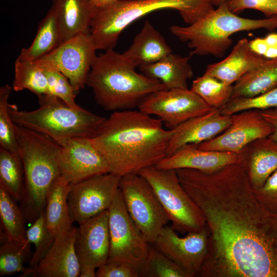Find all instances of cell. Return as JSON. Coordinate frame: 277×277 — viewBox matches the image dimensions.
Instances as JSON below:
<instances>
[{
  "mask_svg": "<svg viewBox=\"0 0 277 277\" xmlns=\"http://www.w3.org/2000/svg\"><path fill=\"white\" fill-rule=\"evenodd\" d=\"M140 110L116 111L106 118L92 143L106 162L110 173L120 176L138 173L167 155L174 129Z\"/></svg>",
  "mask_w": 277,
  "mask_h": 277,
  "instance_id": "7a4b0ae2",
  "label": "cell"
},
{
  "mask_svg": "<svg viewBox=\"0 0 277 277\" xmlns=\"http://www.w3.org/2000/svg\"><path fill=\"white\" fill-rule=\"evenodd\" d=\"M231 115L222 114L219 109L189 119L174 128L167 156L188 144H200L210 140L230 125Z\"/></svg>",
  "mask_w": 277,
  "mask_h": 277,
  "instance_id": "ac0fdd59",
  "label": "cell"
},
{
  "mask_svg": "<svg viewBox=\"0 0 277 277\" xmlns=\"http://www.w3.org/2000/svg\"><path fill=\"white\" fill-rule=\"evenodd\" d=\"M277 86V57L245 74L234 85L230 99L252 97Z\"/></svg>",
  "mask_w": 277,
  "mask_h": 277,
  "instance_id": "83f0119b",
  "label": "cell"
},
{
  "mask_svg": "<svg viewBox=\"0 0 277 277\" xmlns=\"http://www.w3.org/2000/svg\"><path fill=\"white\" fill-rule=\"evenodd\" d=\"M209 233L206 227L180 236L171 226H166L152 244L186 271L196 277L206 258Z\"/></svg>",
  "mask_w": 277,
  "mask_h": 277,
  "instance_id": "9a60e30c",
  "label": "cell"
},
{
  "mask_svg": "<svg viewBox=\"0 0 277 277\" xmlns=\"http://www.w3.org/2000/svg\"><path fill=\"white\" fill-rule=\"evenodd\" d=\"M96 269L92 267H85L81 269L80 277H95Z\"/></svg>",
  "mask_w": 277,
  "mask_h": 277,
  "instance_id": "ee69618b",
  "label": "cell"
},
{
  "mask_svg": "<svg viewBox=\"0 0 277 277\" xmlns=\"http://www.w3.org/2000/svg\"><path fill=\"white\" fill-rule=\"evenodd\" d=\"M7 1H10V0H7Z\"/></svg>",
  "mask_w": 277,
  "mask_h": 277,
  "instance_id": "681fc988",
  "label": "cell"
},
{
  "mask_svg": "<svg viewBox=\"0 0 277 277\" xmlns=\"http://www.w3.org/2000/svg\"><path fill=\"white\" fill-rule=\"evenodd\" d=\"M175 170L209 233L197 276L277 277V213L258 200L242 165L209 172Z\"/></svg>",
  "mask_w": 277,
  "mask_h": 277,
  "instance_id": "6da1fadb",
  "label": "cell"
},
{
  "mask_svg": "<svg viewBox=\"0 0 277 277\" xmlns=\"http://www.w3.org/2000/svg\"><path fill=\"white\" fill-rule=\"evenodd\" d=\"M277 107V86L258 95L249 97H236L230 99L219 109L225 115L248 110H264Z\"/></svg>",
  "mask_w": 277,
  "mask_h": 277,
  "instance_id": "d590c367",
  "label": "cell"
},
{
  "mask_svg": "<svg viewBox=\"0 0 277 277\" xmlns=\"http://www.w3.org/2000/svg\"><path fill=\"white\" fill-rule=\"evenodd\" d=\"M42 69L48 80V90L47 94L58 97L71 108H82L75 102L77 92L67 77L56 70Z\"/></svg>",
  "mask_w": 277,
  "mask_h": 277,
  "instance_id": "74e56055",
  "label": "cell"
},
{
  "mask_svg": "<svg viewBox=\"0 0 277 277\" xmlns=\"http://www.w3.org/2000/svg\"><path fill=\"white\" fill-rule=\"evenodd\" d=\"M120 189L127 211L149 244H153L169 217L149 183L138 173L121 176Z\"/></svg>",
  "mask_w": 277,
  "mask_h": 277,
  "instance_id": "9c48e42d",
  "label": "cell"
},
{
  "mask_svg": "<svg viewBox=\"0 0 277 277\" xmlns=\"http://www.w3.org/2000/svg\"><path fill=\"white\" fill-rule=\"evenodd\" d=\"M171 53L172 49L164 36L146 20L123 54L137 67L155 63Z\"/></svg>",
  "mask_w": 277,
  "mask_h": 277,
  "instance_id": "603a6c76",
  "label": "cell"
},
{
  "mask_svg": "<svg viewBox=\"0 0 277 277\" xmlns=\"http://www.w3.org/2000/svg\"><path fill=\"white\" fill-rule=\"evenodd\" d=\"M38 98L39 107L32 111L9 104L11 117L15 124L45 134L60 146L71 138L93 137L106 119L82 108H71L53 95Z\"/></svg>",
  "mask_w": 277,
  "mask_h": 277,
  "instance_id": "8992f818",
  "label": "cell"
},
{
  "mask_svg": "<svg viewBox=\"0 0 277 277\" xmlns=\"http://www.w3.org/2000/svg\"><path fill=\"white\" fill-rule=\"evenodd\" d=\"M108 212L110 250L107 261L125 262L141 267L150 244L130 217L120 189Z\"/></svg>",
  "mask_w": 277,
  "mask_h": 277,
  "instance_id": "8fae6325",
  "label": "cell"
},
{
  "mask_svg": "<svg viewBox=\"0 0 277 277\" xmlns=\"http://www.w3.org/2000/svg\"><path fill=\"white\" fill-rule=\"evenodd\" d=\"M97 50L90 31L63 42L35 62L42 68L56 70L69 80L77 92L86 85Z\"/></svg>",
  "mask_w": 277,
  "mask_h": 277,
  "instance_id": "30bf717a",
  "label": "cell"
},
{
  "mask_svg": "<svg viewBox=\"0 0 277 277\" xmlns=\"http://www.w3.org/2000/svg\"><path fill=\"white\" fill-rule=\"evenodd\" d=\"M75 247L81 269H97L107 262L110 250L108 210L79 224Z\"/></svg>",
  "mask_w": 277,
  "mask_h": 277,
  "instance_id": "e0dca14e",
  "label": "cell"
},
{
  "mask_svg": "<svg viewBox=\"0 0 277 277\" xmlns=\"http://www.w3.org/2000/svg\"><path fill=\"white\" fill-rule=\"evenodd\" d=\"M190 89L211 107L220 109L230 100L233 85L204 72L192 82Z\"/></svg>",
  "mask_w": 277,
  "mask_h": 277,
  "instance_id": "d6a6232c",
  "label": "cell"
},
{
  "mask_svg": "<svg viewBox=\"0 0 277 277\" xmlns=\"http://www.w3.org/2000/svg\"><path fill=\"white\" fill-rule=\"evenodd\" d=\"M5 188L0 184V217L2 233L9 240L22 241L26 239V222L24 213Z\"/></svg>",
  "mask_w": 277,
  "mask_h": 277,
  "instance_id": "f546056e",
  "label": "cell"
},
{
  "mask_svg": "<svg viewBox=\"0 0 277 277\" xmlns=\"http://www.w3.org/2000/svg\"><path fill=\"white\" fill-rule=\"evenodd\" d=\"M264 38L269 47L277 46L276 33H269Z\"/></svg>",
  "mask_w": 277,
  "mask_h": 277,
  "instance_id": "f6af8a7d",
  "label": "cell"
},
{
  "mask_svg": "<svg viewBox=\"0 0 277 277\" xmlns=\"http://www.w3.org/2000/svg\"><path fill=\"white\" fill-rule=\"evenodd\" d=\"M12 88L15 91L27 89L37 96L47 94L48 90L47 77L43 69L35 61L16 60Z\"/></svg>",
  "mask_w": 277,
  "mask_h": 277,
  "instance_id": "1f68e13d",
  "label": "cell"
},
{
  "mask_svg": "<svg viewBox=\"0 0 277 277\" xmlns=\"http://www.w3.org/2000/svg\"><path fill=\"white\" fill-rule=\"evenodd\" d=\"M252 190L255 197L264 208L270 212L277 213V169L261 187Z\"/></svg>",
  "mask_w": 277,
  "mask_h": 277,
  "instance_id": "60d3db41",
  "label": "cell"
},
{
  "mask_svg": "<svg viewBox=\"0 0 277 277\" xmlns=\"http://www.w3.org/2000/svg\"><path fill=\"white\" fill-rule=\"evenodd\" d=\"M12 89L8 84L0 88V147L18 152L15 124L8 110V98Z\"/></svg>",
  "mask_w": 277,
  "mask_h": 277,
  "instance_id": "8d00e7d4",
  "label": "cell"
},
{
  "mask_svg": "<svg viewBox=\"0 0 277 277\" xmlns=\"http://www.w3.org/2000/svg\"><path fill=\"white\" fill-rule=\"evenodd\" d=\"M238 154L253 189L261 187L277 169V142L270 136L254 140Z\"/></svg>",
  "mask_w": 277,
  "mask_h": 277,
  "instance_id": "44dd1931",
  "label": "cell"
},
{
  "mask_svg": "<svg viewBox=\"0 0 277 277\" xmlns=\"http://www.w3.org/2000/svg\"><path fill=\"white\" fill-rule=\"evenodd\" d=\"M136 67L113 49L97 55L86 85L97 104L107 111L128 110L138 107L151 93L167 89L160 81L137 73Z\"/></svg>",
  "mask_w": 277,
  "mask_h": 277,
  "instance_id": "3957f363",
  "label": "cell"
},
{
  "mask_svg": "<svg viewBox=\"0 0 277 277\" xmlns=\"http://www.w3.org/2000/svg\"><path fill=\"white\" fill-rule=\"evenodd\" d=\"M189 58L171 53L155 63L138 67L144 75L160 81L167 89H187V81L193 75Z\"/></svg>",
  "mask_w": 277,
  "mask_h": 277,
  "instance_id": "cb8c5ba5",
  "label": "cell"
},
{
  "mask_svg": "<svg viewBox=\"0 0 277 277\" xmlns=\"http://www.w3.org/2000/svg\"><path fill=\"white\" fill-rule=\"evenodd\" d=\"M27 240L35 247V251L29 262V268L35 273L40 261L52 246L55 237L50 232L47 225L45 211L26 230Z\"/></svg>",
  "mask_w": 277,
  "mask_h": 277,
  "instance_id": "e575fe53",
  "label": "cell"
},
{
  "mask_svg": "<svg viewBox=\"0 0 277 277\" xmlns=\"http://www.w3.org/2000/svg\"><path fill=\"white\" fill-rule=\"evenodd\" d=\"M24 171L21 156L0 147V184L19 202L24 188Z\"/></svg>",
  "mask_w": 277,
  "mask_h": 277,
  "instance_id": "4dcf8cb0",
  "label": "cell"
},
{
  "mask_svg": "<svg viewBox=\"0 0 277 277\" xmlns=\"http://www.w3.org/2000/svg\"><path fill=\"white\" fill-rule=\"evenodd\" d=\"M138 174L152 188L175 231L187 234L207 227L203 214L182 187L175 170L153 166L143 169Z\"/></svg>",
  "mask_w": 277,
  "mask_h": 277,
  "instance_id": "ba28073f",
  "label": "cell"
},
{
  "mask_svg": "<svg viewBox=\"0 0 277 277\" xmlns=\"http://www.w3.org/2000/svg\"><path fill=\"white\" fill-rule=\"evenodd\" d=\"M237 162V153L202 150L196 144H192L182 147L155 166L163 169L188 168L209 172Z\"/></svg>",
  "mask_w": 277,
  "mask_h": 277,
  "instance_id": "ffe728a7",
  "label": "cell"
},
{
  "mask_svg": "<svg viewBox=\"0 0 277 277\" xmlns=\"http://www.w3.org/2000/svg\"><path fill=\"white\" fill-rule=\"evenodd\" d=\"M215 9L187 26L172 25L171 33L187 43L192 49L190 56L211 55L223 56L232 44L230 36L235 33L265 29H277V16L263 19H251L238 16L222 2Z\"/></svg>",
  "mask_w": 277,
  "mask_h": 277,
  "instance_id": "52a82bcc",
  "label": "cell"
},
{
  "mask_svg": "<svg viewBox=\"0 0 277 277\" xmlns=\"http://www.w3.org/2000/svg\"><path fill=\"white\" fill-rule=\"evenodd\" d=\"M249 44L252 51L263 56H264L269 47L265 38L261 37H256L249 41Z\"/></svg>",
  "mask_w": 277,
  "mask_h": 277,
  "instance_id": "7bdbcfd3",
  "label": "cell"
},
{
  "mask_svg": "<svg viewBox=\"0 0 277 277\" xmlns=\"http://www.w3.org/2000/svg\"><path fill=\"white\" fill-rule=\"evenodd\" d=\"M61 175L71 184L110 173L104 157L91 138H71L61 146L57 156Z\"/></svg>",
  "mask_w": 277,
  "mask_h": 277,
  "instance_id": "2e32d148",
  "label": "cell"
},
{
  "mask_svg": "<svg viewBox=\"0 0 277 277\" xmlns=\"http://www.w3.org/2000/svg\"><path fill=\"white\" fill-rule=\"evenodd\" d=\"M212 0H117L96 8L89 31L97 50L114 49L123 31L152 12L174 10L190 25L214 9Z\"/></svg>",
  "mask_w": 277,
  "mask_h": 277,
  "instance_id": "5b68a950",
  "label": "cell"
},
{
  "mask_svg": "<svg viewBox=\"0 0 277 277\" xmlns=\"http://www.w3.org/2000/svg\"><path fill=\"white\" fill-rule=\"evenodd\" d=\"M0 276L22 273V276H35L34 272L30 268H25L24 264L30 259L31 243L27 240H11L1 236Z\"/></svg>",
  "mask_w": 277,
  "mask_h": 277,
  "instance_id": "f1b7e54d",
  "label": "cell"
},
{
  "mask_svg": "<svg viewBox=\"0 0 277 277\" xmlns=\"http://www.w3.org/2000/svg\"><path fill=\"white\" fill-rule=\"evenodd\" d=\"M223 2L235 14L251 9L261 12L267 18L277 16V0H223Z\"/></svg>",
  "mask_w": 277,
  "mask_h": 277,
  "instance_id": "f35d334b",
  "label": "cell"
},
{
  "mask_svg": "<svg viewBox=\"0 0 277 277\" xmlns=\"http://www.w3.org/2000/svg\"><path fill=\"white\" fill-rule=\"evenodd\" d=\"M63 42L56 13L52 6L38 24L37 33L28 48H23L17 60L35 61L51 52Z\"/></svg>",
  "mask_w": 277,
  "mask_h": 277,
  "instance_id": "4316f807",
  "label": "cell"
},
{
  "mask_svg": "<svg viewBox=\"0 0 277 277\" xmlns=\"http://www.w3.org/2000/svg\"><path fill=\"white\" fill-rule=\"evenodd\" d=\"M116 1L117 0H88L90 3L95 8L107 5Z\"/></svg>",
  "mask_w": 277,
  "mask_h": 277,
  "instance_id": "7dc6e473",
  "label": "cell"
},
{
  "mask_svg": "<svg viewBox=\"0 0 277 277\" xmlns=\"http://www.w3.org/2000/svg\"><path fill=\"white\" fill-rule=\"evenodd\" d=\"M140 277H190L167 256L150 244L141 267Z\"/></svg>",
  "mask_w": 277,
  "mask_h": 277,
  "instance_id": "836d02e7",
  "label": "cell"
},
{
  "mask_svg": "<svg viewBox=\"0 0 277 277\" xmlns=\"http://www.w3.org/2000/svg\"><path fill=\"white\" fill-rule=\"evenodd\" d=\"M223 2V0H212L213 5L215 6H218L221 3Z\"/></svg>",
  "mask_w": 277,
  "mask_h": 277,
  "instance_id": "c3c4849f",
  "label": "cell"
},
{
  "mask_svg": "<svg viewBox=\"0 0 277 277\" xmlns=\"http://www.w3.org/2000/svg\"><path fill=\"white\" fill-rule=\"evenodd\" d=\"M141 267L122 261H107L96 269L97 277H140Z\"/></svg>",
  "mask_w": 277,
  "mask_h": 277,
  "instance_id": "ab89813d",
  "label": "cell"
},
{
  "mask_svg": "<svg viewBox=\"0 0 277 277\" xmlns=\"http://www.w3.org/2000/svg\"><path fill=\"white\" fill-rule=\"evenodd\" d=\"M51 6L56 13L63 42L89 31L96 8L88 0H53Z\"/></svg>",
  "mask_w": 277,
  "mask_h": 277,
  "instance_id": "d4e9b609",
  "label": "cell"
},
{
  "mask_svg": "<svg viewBox=\"0 0 277 277\" xmlns=\"http://www.w3.org/2000/svg\"><path fill=\"white\" fill-rule=\"evenodd\" d=\"M268 59L252 51L249 41L243 38L236 43L226 57L209 65L205 72L233 85L245 74L264 64Z\"/></svg>",
  "mask_w": 277,
  "mask_h": 277,
  "instance_id": "7402d4cb",
  "label": "cell"
},
{
  "mask_svg": "<svg viewBox=\"0 0 277 277\" xmlns=\"http://www.w3.org/2000/svg\"><path fill=\"white\" fill-rule=\"evenodd\" d=\"M121 177L107 173L71 184L68 203L73 222L82 224L108 210L120 189Z\"/></svg>",
  "mask_w": 277,
  "mask_h": 277,
  "instance_id": "4fadbf2b",
  "label": "cell"
},
{
  "mask_svg": "<svg viewBox=\"0 0 277 277\" xmlns=\"http://www.w3.org/2000/svg\"><path fill=\"white\" fill-rule=\"evenodd\" d=\"M259 111L262 116L273 126V132L269 136L277 142V107Z\"/></svg>",
  "mask_w": 277,
  "mask_h": 277,
  "instance_id": "b9f144b4",
  "label": "cell"
},
{
  "mask_svg": "<svg viewBox=\"0 0 277 277\" xmlns=\"http://www.w3.org/2000/svg\"><path fill=\"white\" fill-rule=\"evenodd\" d=\"M71 185L60 175L52 185L47 196L45 218L47 227L54 237L73 226L68 203Z\"/></svg>",
  "mask_w": 277,
  "mask_h": 277,
  "instance_id": "484cf974",
  "label": "cell"
},
{
  "mask_svg": "<svg viewBox=\"0 0 277 277\" xmlns=\"http://www.w3.org/2000/svg\"><path fill=\"white\" fill-rule=\"evenodd\" d=\"M264 57L272 59L277 57V46H269L268 47Z\"/></svg>",
  "mask_w": 277,
  "mask_h": 277,
  "instance_id": "bcb514c9",
  "label": "cell"
},
{
  "mask_svg": "<svg viewBox=\"0 0 277 277\" xmlns=\"http://www.w3.org/2000/svg\"><path fill=\"white\" fill-rule=\"evenodd\" d=\"M14 128L24 171L20 207L26 221L32 223L45 211L49 190L61 175L57 162L61 146L45 134L16 124Z\"/></svg>",
  "mask_w": 277,
  "mask_h": 277,
  "instance_id": "277c9868",
  "label": "cell"
},
{
  "mask_svg": "<svg viewBox=\"0 0 277 277\" xmlns=\"http://www.w3.org/2000/svg\"><path fill=\"white\" fill-rule=\"evenodd\" d=\"M230 125L212 139L197 145L202 150L238 153L245 146L258 138L269 136L273 126L259 110H248L231 115Z\"/></svg>",
  "mask_w": 277,
  "mask_h": 277,
  "instance_id": "5bb4252c",
  "label": "cell"
},
{
  "mask_svg": "<svg viewBox=\"0 0 277 277\" xmlns=\"http://www.w3.org/2000/svg\"><path fill=\"white\" fill-rule=\"evenodd\" d=\"M77 227L72 226L55 237L52 246L39 263L35 276L77 277L81 266L75 243Z\"/></svg>",
  "mask_w": 277,
  "mask_h": 277,
  "instance_id": "d6986e66",
  "label": "cell"
},
{
  "mask_svg": "<svg viewBox=\"0 0 277 277\" xmlns=\"http://www.w3.org/2000/svg\"><path fill=\"white\" fill-rule=\"evenodd\" d=\"M138 108L146 114L155 115L169 129L215 109L188 88L152 92L143 100Z\"/></svg>",
  "mask_w": 277,
  "mask_h": 277,
  "instance_id": "7c38bea8",
  "label": "cell"
}]
</instances>
